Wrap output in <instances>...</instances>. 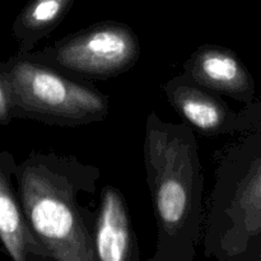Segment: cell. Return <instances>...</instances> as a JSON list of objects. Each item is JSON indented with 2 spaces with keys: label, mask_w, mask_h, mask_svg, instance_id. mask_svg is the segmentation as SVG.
<instances>
[{
  "label": "cell",
  "mask_w": 261,
  "mask_h": 261,
  "mask_svg": "<svg viewBox=\"0 0 261 261\" xmlns=\"http://www.w3.org/2000/svg\"><path fill=\"white\" fill-rule=\"evenodd\" d=\"M14 117V92L12 82L4 69L0 68V122L3 126Z\"/></svg>",
  "instance_id": "11"
},
{
  "label": "cell",
  "mask_w": 261,
  "mask_h": 261,
  "mask_svg": "<svg viewBox=\"0 0 261 261\" xmlns=\"http://www.w3.org/2000/svg\"><path fill=\"white\" fill-rule=\"evenodd\" d=\"M153 261H154V260H153Z\"/></svg>",
  "instance_id": "12"
},
{
  "label": "cell",
  "mask_w": 261,
  "mask_h": 261,
  "mask_svg": "<svg viewBox=\"0 0 261 261\" xmlns=\"http://www.w3.org/2000/svg\"><path fill=\"white\" fill-rule=\"evenodd\" d=\"M0 68L12 82L14 117L78 126L103 121L109 115V98L98 89L31 56L17 55Z\"/></svg>",
  "instance_id": "4"
},
{
  "label": "cell",
  "mask_w": 261,
  "mask_h": 261,
  "mask_svg": "<svg viewBox=\"0 0 261 261\" xmlns=\"http://www.w3.org/2000/svg\"><path fill=\"white\" fill-rule=\"evenodd\" d=\"M94 245L98 261H130L135 236L122 194L105 186L97 212Z\"/></svg>",
  "instance_id": "9"
},
{
  "label": "cell",
  "mask_w": 261,
  "mask_h": 261,
  "mask_svg": "<svg viewBox=\"0 0 261 261\" xmlns=\"http://www.w3.org/2000/svg\"><path fill=\"white\" fill-rule=\"evenodd\" d=\"M167 99L186 124L195 127L204 135L237 134L251 119L254 103L236 114L214 92L184 76L182 74L170 79L163 86Z\"/></svg>",
  "instance_id": "6"
},
{
  "label": "cell",
  "mask_w": 261,
  "mask_h": 261,
  "mask_svg": "<svg viewBox=\"0 0 261 261\" xmlns=\"http://www.w3.org/2000/svg\"><path fill=\"white\" fill-rule=\"evenodd\" d=\"M182 75L217 94L254 103V78L237 54L229 48L200 46L185 63Z\"/></svg>",
  "instance_id": "7"
},
{
  "label": "cell",
  "mask_w": 261,
  "mask_h": 261,
  "mask_svg": "<svg viewBox=\"0 0 261 261\" xmlns=\"http://www.w3.org/2000/svg\"><path fill=\"white\" fill-rule=\"evenodd\" d=\"M143 157L158 226L157 257L194 254L204 226V180L198 142L186 122L152 111Z\"/></svg>",
  "instance_id": "2"
},
{
  "label": "cell",
  "mask_w": 261,
  "mask_h": 261,
  "mask_svg": "<svg viewBox=\"0 0 261 261\" xmlns=\"http://www.w3.org/2000/svg\"><path fill=\"white\" fill-rule=\"evenodd\" d=\"M23 213L53 261H98L94 245L97 216L79 201L96 189L99 171L74 157L32 153L14 166Z\"/></svg>",
  "instance_id": "1"
},
{
  "label": "cell",
  "mask_w": 261,
  "mask_h": 261,
  "mask_svg": "<svg viewBox=\"0 0 261 261\" xmlns=\"http://www.w3.org/2000/svg\"><path fill=\"white\" fill-rule=\"evenodd\" d=\"M14 161L8 152L0 158V239L13 261H28L30 255L47 257L33 234L12 184Z\"/></svg>",
  "instance_id": "8"
},
{
  "label": "cell",
  "mask_w": 261,
  "mask_h": 261,
  "mask_svg": "<svg viewBox=\"0 0 261 261\" xmlns=\"http://www.w3.org/2000/svg\"><path fill=\"white\" fill-rule=\"evenodd\" d=\"M139 53V40L134 30L122 23L105 22L28 56L83 78L107 79L133 68Z\"/></svg>",
  "instance_id": "5"
},
{
  "label": "cell",
  "mask_w": 261,
  "mask_h": 261,
  "mask_svg": "<svg viewBox=\"0 0 261 261\" xmlns=\"http://www.w3.org/2000/svg\"><path fill=\"white\" fill-rule=\"evenodd\" d=\"M74 0H37L25 5L13 23V35L18 42V56L31 51L45 36L53 32L71 9Z\"/></svg>",
  "instance_id": "10"
},
{
  "label": "cell",
  "mask_w": 261,
  "mask_h": 261,
  "mask_svg": "<svg viewBox=\"0 0 261 261\" xmlns=\"http://www.w3.org/2000/svg\"><path fill=\"white\" fill-rule=\"evenodd\" d=\"M206 251L249 254L261 241V105L222 153L204 214Z\"/></svg>",
  "instance_id": "3"
}]
</instances>
